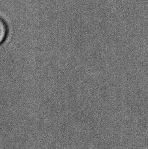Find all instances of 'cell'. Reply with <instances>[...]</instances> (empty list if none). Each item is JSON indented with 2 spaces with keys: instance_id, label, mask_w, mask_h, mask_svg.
I'll use <instances>...</instances> for the list:
<instances>
[{
  "instance_id": "1",
  "label": "cell",
  "mask_w": 148,
  "mask_h": 149,
  "mask_svg": "<svg viewBox=\"0 0 148 149\" xmlns=\"http://www.w3.org/2000/svg\"><path fill=\"white\" fill-rule=\"evenodd\" d=\"M8 28L5 21L0 18V44L4 41L7 35Z\"/></svg>"
}]
</instances>
